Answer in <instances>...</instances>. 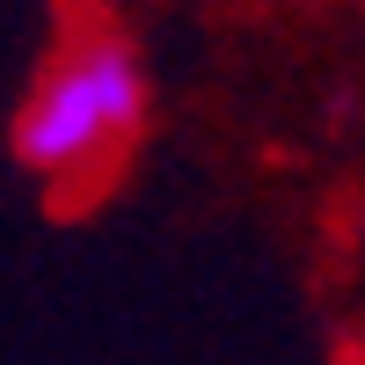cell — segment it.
I'll use <instances>...</instances> for the list:
<instances>
[{"instance_id":"1","label":"cell","mask_w":365,"mask_h":365,"mask_svg":"<svg viewBox=\"0 0 365 365\" xmlns=\"http://www.w3.org/2000/svg\"><path fill=\"white\" fill-rule=\"evenodd\" d=\"M146 125V73L139 51L117 29H81L29 88L15 117V154L58 190H81L103 168L125 161V146Z\"/></svg>"}]
</instances>
